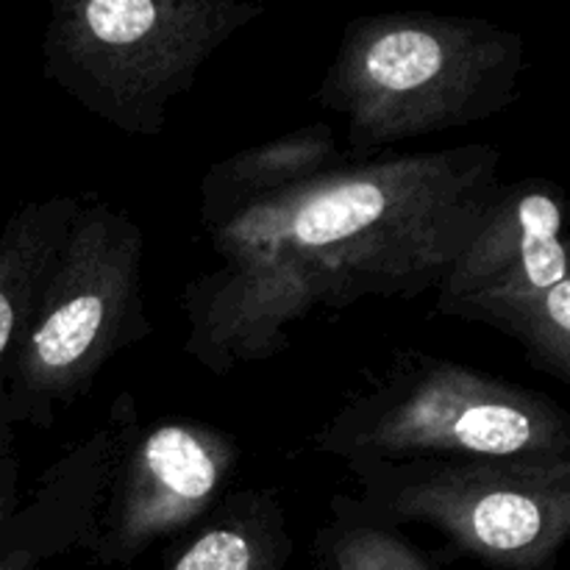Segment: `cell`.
<instances>
[{"instance_id": "cell-11", "label": "cell", "mask_w": 570, "mask_h": 570, "mask_svg": "<svg viewBox=\"0 0 570 570\" xmlns=\"http://www.w3.org/2000/svg\"><path fill=\"white\" fill-rule=\"evenodd\" d=\"M76 209V195L28 200L0 232V379L37 312Z\"/></svg>"}, {"instance_id": "cell-6", "label": "cell", "mask_w": 570, "mask_h": 570, "mask_svg": "<svg viewBox=\"0 0 570 570\" xmlns=\"http://www.w3.org/2000/svg\"><path fill=\"white\" fill-rule=\"evenodd\" d=\"M356 495L334 515L426 523L490 570H551L570 534V456H426L348 468Z\"/></svg>"}, {"instance_id": "cell-10", "label": "cell", "mask_w": 570, "mask_h": 570, "mask_svg": "<svg viewBox=\"0 0 570 570\" xmlns=\"http://www.w3.org/2000/svg\"><path fill=\"white\" fill-rule=\"evenodd\" d=\"M293 532L273 488L234 490L161 554L159 570H287Z\"/></svg>"}, {"instance_id": "cell-12", "label": "cell", "mask_w": 570, "mask_h": 570, "mask_svg": "<svg viewBox=\"0 0 570 570\" xmlns=\"http://www.w3.org/2000/svg\"><path fill=\"white\" fill-rule=\"evenodd\" d=\"M315 570H440L399 529L334 515L315 538Z\"/></svg>"}, {"instance_id": "cell-7", "label": "cell", "mask_w": 570, "mask_h": 570, "mask_svg": "<svg viewBox=\"0 0 570 570\" xmlns=\"http://www.w3.org/2000/svg\"><path fill=\"white\" fill-rule=\"evenodd\" d=\"M434 289L440 315L507 334L538 371L568 384L570 276L560 184H499L476 237Z\"/></svg>"}, {"instance_id": "cell-3", "label": "cell", "mask_w": 570, "mask_h": 570, "mask_svg": "<svg viewBox=\"0 0 570 570\" xmlns=\"http://www.w3.org/2000/svg\"><path fill=\"white\" fill-rule=\"evenodd\" d=\"M309 449L345 465L426 456H570L568 412L538 390L432 354H401Z\"/></svg>"}, {"instance_id": "cell-1", "label": "cell", "mask_w": 570, "mask_h": 570, "mask_svg": "<svg viewBox=\"0 0 570 570\" xmlns=\"http://www.w3.org/2000/svg\"><path fill=\"white\" fill-rule=\"evenodd\" d=\"M499 167L493 145L348 161L212 228L223 265L184 287V354L228 376L282 356L317 306L429 293L476 237Z\"/></svg>"}, {"instance_id": "cell-8", "label": "cell", "mask_w": 570, "mask_h": 570, "mask_svg": "<svg viewBox=\"0 0 570 570\" xmlns=\"http://www.w3.org/2000/svg\"><path fill=\"white\" fill-rule=\"evenodd\" d=\"M111 454L104 512L83 543L100 566H131L150 546L176 540L226 499L243 445L204 421L161 417L137 426L134 415Z\"/></svg>"}, {"instance_id": "cell-4", "label": "cell", "mask_w": 570, "mask_h": 570, "mask_svg": "<svg viewBox=\"0 0 570 570\" xmlns=\"http://www.w3.org/2000/svg\"><path fill=\"white\" fill-rule=\"evenodd\" d=\"M265 14L237 0H53L42 76L128 137H156L206 61Z\"/></svg>"}, {"instance_id": "cell-5", "label": "cell", "mask_w": 570, "mask_h": 570, "mask_svg": "<svg viewBox=\"0 0 570 570\" xmlns=\"http://www.w3.org/2000/svg\"><path fill=\"white\" fill-rule=\"evenodd\" d=\"M142 256L145 237L131 212L98 193L78 198L53 273L3 373L14 421L50 426L122 348L150 337Z\"/></svg>"}, {"instance_id": "cell-9", "label": "cell", "mask_w": 570, "mask_h": 570, "mask_svg": "<svg viewBox=\"0 0 570 570\" xmlns=\"http://www.w3.org/2000/svg\"><path fill=\"white\" fill-rule=\"evenodd\" d=\"M326 122L295 128L256 148L215 161L200 181V220L206 232L243 215L250 206L287 195L312 178L348 165Z\"/></svg>"}, {"instance_id": "cell-2", "label": "cell", "mask_w": 570, "mask_h": 570, "mask_svg": "<svg viewBox=\"0 0 570 570\" xmlns=\"http://www.w3.org/2000/svg\"><path fill=\"white\" fill-rule=\"evenodd\" d=\"M521 33L476 17L390 11L345 22L317 89L343 117L351 156L490 120L515 104Z\"/></svg>"}]
</instances>
